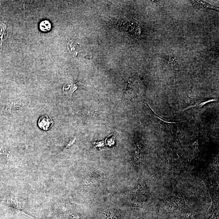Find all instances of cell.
I'll return each instance as SVG.
<instances>
[{"mask_svg":"<svg viewBox=\"0 0 219 219\" xmlns=\"http://www.w3.org/2000/svg\"><path fill=\"white\" fill-rule=\"evenodd\" d=\"M67 47L71 54L73 56H77L78 54L81 52L80 44L76 42L74 40H71L68 42Z\"/></svg>","mask_w":219,"mask_h":219,"instance_id":"obj_3","label":"cell"},{"mask_svg":"<svg viewBox=\"0 0 219 219\" xmlns=\"http://www.w3.org/2000/svg\"><path fill=\"white\" fill-rule=\"evenodd\" d=\"M21 201L14 195L0 194V203L12 207H18Z\"/></svg>","mask_w":219,"mask_h":219,"instance_id":"obj_1","label":"cell"},{"mask_svg":"<svg viewBox=\"0 0 219 219\" xmlns=\"http://www.w3.org/2000/svg\"><path fill=\"white\" fill-rule=\"evenodd\" d=\"M54 124V122L50 116L44 115L39 118L38 125L39 128L44 131H48L50 129Z\"/></svg>","mask_w":219,"mask_h":219,"instance_id":"obj_2","label":"cell"},{"mask_svg":"<svg viewBox=\"0 0 219 219\" xmlns=\"http://www.w3.org/2000/svg\"><path fill=\"white\" fill-rule=\"evenodd\" d=\"M40 29L43 31H49L51 29V24L48 20H44L40 23L39 25Z\"/></svg>","mask_w":219,"mask_h":219,"instance_id":"obj_4","label":"cell"}]
</instances>
